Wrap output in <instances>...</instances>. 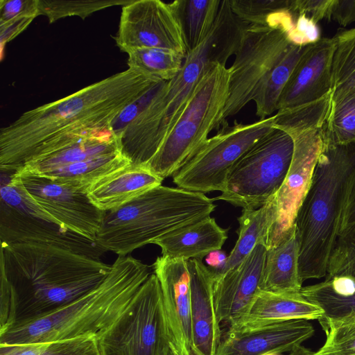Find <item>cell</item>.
<instances>
[{
    "label": "cell",
    "instance_id": "1",
    "mask_svg": "<svg viewBox=\"0 0 355 355\" xmlns=\"http://www.w3.org/2000/svg\"><path fill=\"white\" fill-rule=\"evenodd\" d=\"M162 82L128 68L23 113L0 130V167L22 166L42 147L112 129L125 107Z\"/></svg>",
    "mask_w": 355,
    "mask_h": 355
},
{
    "label": "cell",
    "instance_id": "2",
    "mask_svg": "<svg viewBox=\"0 0 355 355\" xmlns=\"http://www.w3.org/2000/svg\"><path fill=\"white\" fill-rule=\"evenodd\" d=\"M111 270L100 260L42 244H1V273L10 294L0 335L43 318L101 284Z\"/></svg>",
    "mask_w": 355,
    "mask_h": 355
},
{
    "label": "cell",
    "instance_id": "3",
    "mask_svg": "<svg viewBox=\"0 0 355 355\" xmlns=\"http://www.w3.org/2000/svg\"><path fill=\"white\" fill-rule=\"evenodd\" d=\"M244 25L221 0L206 40L187 53L179 73L164 82L141 114L119 137L122 153L134 165H145L156 153L186 107L205 69L214 62L226 65L241 44Z\"/></svg>",
    "mask_w": 355,
    "mask_h": 355
},
{
    "label": "cell",
    "instance_id": "4",
    "mask_svg": "<svg viewBox=\"0 0 355 355\" xmlns=\"http://www.w3.org/2000/svg\"><path fill=\"white\" fill-rule=\"evenodd\" d=\"M354 183L355 141L343 144L324 143L295 223L299 238V272L302 283L326 276Z\"/></svg>",
    "mask_w": 355,
    "mask_h": 355
},
{
    "label": "cell",
    "instance_id": "5",
    "mask_svg": "<svg viewBox=\"0 0 355 355\" xmlns=\"http://www.w3.org/2000/svg\"><path fill=\"white\" fill-rule=\"evenodd\" d=\"M150 274V267L141 261L119 256L97 287L43 318L10 329L0 335V345L97 339L125 311Z\"/></svg>",
    "mask_w": 355,
    "mask_h": 355
},
{
    "label": "cell",
    "instance_id": "6",
    "mask_svg": "<svg viewBox=\"0 0 355 355\" xmlns=\"http://www.w3.org/2000/svg\"><path fill=\"white\" fill-rule=\"evenodd\" d=\"M205 193L158 186L103 211L97 244L125 257L175 230L209 217L216 205Z\"/></svg>",
    "mask_w": 355,
    "mask_h": 355
},
{
    "label": "cell",
    "instance_id": "7",
    "mask_svg": "<svg viewBox=\"0 0 355 355\" xmlns=\"http://www.w3.org/2000/svg\"><path fill=\"white\" fill-rule=\"evenodd\" d=\"M231 67L214 62L202 73L183 112L154 156L144 165L163 180L173 175L223 123Z\"/></svg>",
    "mask_w": 355,
    "mask_h": 355
},
{
    "label": "cell",
    "instance_id": "8",
    "mask_svg": "<svg viewBox=\"0 0 355 355\" xmlns=\"http://www.w3.org/2000/svg\"><path fill=\"white\" fill-rule=\"evenodd\" d=\"M0 169L1 244L48 245L100 260L106 251L95 241L69 230L44 210L24 189L18 168Z\"/></svg>",
    "mask_w": 355,
    "mask_h": 355
},
{
    "label": "cell",
    "instance_id": "9",
    "mask_svg": "<svg viewBox=\"0 0 355 355\" xmlns=\"http://www.w3.org/2000/svg\"><path fill=\"white\" fill-rule=\"evenodd\" d=\"M292 137L274 128L249 148L233 165L221 194L243 209L261 207L274 198L289 170L293 154Z\"/></svg>",
    "mask_w": 355,
    "mask_h": 355
},
{
    "label": "cell",
    "instance_id": "10",
    "mask_svg": "<svg viewBox=\"0 0 355 355\" xmlns=\"http://www.w3.org/2000/svg\"><path fill=\"white\" fill-rule=\"evenodd\" d=\"M97 343L100 355H172L161 288L154 273Z\"/></svg>",
    "mask_w": 355,
    "mask_h": 355
},
{
    "label": "cell",
    "instance_id": "11",
    "mask_svg": "<svg viewBox=\"0 0 355 355\" xmlns=\"http://www.w3.org/2000/svg\"><path fill=\"white\" fill-rule=\"evenodd\" d=\"M274 116L252 123L227 121L173 178V182L187 191L205 193L223 190L228 173L235 162L254 144L274 129Z\"/></svg>",
    "mask_w": 355,
    "mask_h": 355
},
{
    "label": "cell",
    "instance_id": "12",
    "mask_svg": "<svg viewBox=\"0 0 355 355\" xmlns=\"http://www.w3.org/2000/svg\"><path fill=\"white\" fill-rule=\"evenodd\" d=\"M291 45L280 28L245 25L241 44L230 67L229 96L222 124L254 101Z\"/></svg>",
    "mask_w": 355,
    "mask_h": 355
},
{
    "label": "cell",
    "instance_id": "13",
    "mask_svg": "<svg viewBox=\"0 0 355 355\" xmlns=\"http://www.w3.org/2000/svg\"><path fill=\"white\" fill-rule=\"evenodd\" d=\"M116 43L128 53L138 48H159L188 53L173 1L132 0L122 7Z\"/></svg>",
    "mask_w": 355,
    "mask_h": 355
},
{
    "label": "cell",
    "instance_id": "14",
    "mask_svg": "<svg viewBox=\"0 0 355 355\" xmlns=\"http://www.w3.org/2000/svg\"><path fill=\"white\" fill-rule=\"evenodd\" d=\"M17 174L24 189L44 210L69 230L95 241L103 211L92 202L87 189L54 181L23 166Z\"/></svg>",
    "mask_w": 355,
    "mask_h": 355
},
{
    "label": "cell",
    "instance_id": "15",
    "mask_svg": "<svg viewBox=\"0 0 355 355\" xmlns=\"http://www.w3.org/2000/svg\"><path fill=\"white\" fill-rule=\"evenodd\" d=\"M322 128L291 135L294 144L292 161L275 196V220L268 238L267 248L278 243L295 225L323 147Z\"/></svg>",
    "mask_w": 355,
    "mask_h": 355
},
{
    "label": "cell",
    "instance_id": "16",
    "mask_svg": "<svg viewBox=\"0 0 355 355\" xmlns=\"http://www.w3.org/2000/svg\"><path fill=\"white\" fill-rule=\"evenodd\" d=\"M162 295L167 337L172 355H193L190 277L187 261L161 256L153 264Z\"/></svg>",
    "mask_w": 355,
    "mask_h": 355
},
{
    "label": "cell",
    "instance_id": "17",
    "mask_svg": "<svg viewBox=\"0 0 355 355\" xmlns=\"http://www.w3.org/2000/svg\"><path fill=\"white\" fill-rule=\"evenodd\" d=\"M267 246L258 243L237 266L214 277V299L220 322L230 324L248 309L260 290Z\"/></svg>",
    "mask_w": 355,
    "mask_h": 355
},
{
    "label": "cell",
    "instance_id": "18",
    "mask_svg": "<svg viewBox=\"0 0 355 355\" xmlns=\"http://www.w3.org/2000/svg\"><path fill=\"white\" fill-rule=\"evenodd\" d=\"M332 38L306 46L281 94L277 111L315 101L331 92Z\"/></svg>",
    "mask_w": 355,
    "mask_h": 355
},
{
    "label": "cell",
    "instance_id": "19",
    "mask_svg": "<svg viewBox=\"0 0 355 355\" xmlns=\"http://www.w3.org/2000/svg\"><path fill=\"white\" fill-rule=\"evenodd\" d=\"M309 320H289L240 331H227L215 355L282 354L291 352L314 334Z\"/></svg>",
    "mask_w": 355,
    "mask_h": 355
},
{
    "label": "cell",
    "instance_id": "20",
    "mask_svg": "<svg viewBox=\"0 0 355 355\" xmlns=\"http://www.w3.org/2000/svg\"><path fill=\"white\" fill-rule=\"evenodd\" d=\"M190 277L193 355H215L221 340L214 299L213 272L201 259L187 261Z\"/></svg>",
    "mask_w": 355,
    "mask_h": 355
},
{
    "label": "cell",
    "instance_id": "21",
    "mask_svg": "<svg viewBox=\"0 0 355 355\" xmlns=\"http://www.w3.org/2000/svg\"><path fill=\"white\" fill-rule=\"evenodd\" d=\"M324 315L300 293H276L259 290L245 312L230 324L229 332L240 331L289 320H319Z\"/></svg>",
    "mask_w": 355,
    "mask_h": 355
},
{
    "label": "cell",
    "instance_id": "22",
    "mask_svg": "<svg viewBox=\"0 0 355 355\" xmlns=\"http://www.w3.org/2000/svg\"><path fill=\"white\" fill-rule=\"evenodd\" d=\"M163 180L144 165L130 164L92 184L87 193L92 202L105 211L162 185Z\"/></svg>",
    "mask_w": 355,
    "mask_h": 355
},
{
    "label": "cell",
    "instance_id": "23",
    "mask_svg": "<svg viewBox=\"0 0 355 355\" xmlns=\"http://www.w3.org/2000/svg\"><path fill=\"white\" fill-rule=\"evenodd\" d=\"M227 239V230L220 227L211 216L171 232L153 243L162 250V256L171 259H201L221 250Z\"/></svg>",
    "mask_w": 355,
    "mask_h": 355
},
{
    "label": "cell",
    "instance_id": "24",
    "mask_svg": "<svg viewBox=\"0 0 355 355\" xmlns=\"http://www.w3.org/2000/svg\"><path fill=\"white\" fill-rule=\"evenodd\" d=\"M121 152L120 139L110 129L37 154L27 160L22 166L38 174L59 166Z\"/></svg>",
    "mask_w": 355,
    "mask_h": 355
},
{
    "label": "cell",
    "instance_id": "25",
    "mask_svg": "<svg viewBox=\"0 0 355 355\" xmlns=\"http://www.w3.org/2000/svg\"><path fill=\"white\" fill-rule=\"evenodd\" d=\"M300 243L295 225L276 245L267 248L260 290L299 293L302 282L299 272Z\"/></svg>",
    "mask_w": 355,
    "mask_h": 355
},
{
    "label": "cell",
    "instance_id": "26",
    "mask_svg": "<svg viewBox=\"0 0 355 355\" xmlns=\"http://www.w3.org/2000/svg\"><path fill=\"white\" fill-rule=\"evenodd\" d=\"M275 216V197L258 209L242 210L241 215L237 218L239 223L238 240L227 257L223 270L216 276L237 266L258 243H264L266 245Z\"/></svg>",
    "mask_w": 355,
    "mask_h": 355
},
{
    "label": "cell",
    "instance_id": "27",
    "mask_svg": "<svg viewBox=\"0 0 355 355\" xmlns=\"http://www.w3.org/2000/svg\"><path fill=\"white\" fill-rule=\"evenodd\" d=\"M300 294L320 306L322 318H336L355 311V277L345 275L325 276L324 281L304 286Z\"/></svg>",
    "mask_w": 355,
    "mask_h": 355
},
{
    "label": "cell",
    "instance_id": "28",
    "mask_svg": "<svg viewBox=\"0 0 355 355\" xmlns=\"http://www.w3.org/2000/svg\"><path fill=\"white\" fill-rule=\"evenodd\" d=\"M130 164V161L121 152L59 166L38 175L87 189L101 178Z\"/></svg>",
    "mask_w": 355,
    "mask_h": 355
},
{
    "label": "cell",
    "instance_id": "29",
    "mask_svg": "<svg viewBox=\"0 0 355 355\" xmlns=\"http://www.w3.org/2000/svg\"><path fill=\"white\" fill-rule=\"evenodd\" d=\"M173 3L189 52L201 45L209 35L220 0H175Z\"/></svg>",
    "mask_w": 355,
    "mask_h": 355
},
{
    "label": "cell",
    "instance_id": "30",
    "mask_svg": "<svg viewBox=\"0 0 355 355\" xmlns=\"http://www.w3.org/2000/svg\"><path fill=\"white\" fill-rule=\"evenodd\" d=\"M306 46L291 45L255 96L254 101L256 106V115L259 117V120L265 119L275 111H277L281 94Z\"/></svg>",
    "mask_w": 355,
    "mask_h": 355
},
{
    "label": "cell",
    "instance_id": "31",
    "mask_svg": "<svg viewBox=\"0 0 355 355\" xmlns=\"http://www.w3.org/2000/svg\"><path fill=\"white\" fill-rule=\"evenodd\" d=\"M331 98V92L315 101L277 111L273 115L274 128L283 130L290 136L321 128L327 120Z\"/></svg>",
    "mask_w": 355,
    "mask_h": 355
},
{
    "label": "cell",
    "instance_id": "32",
    "mask_svg": "<svg viewBox=\"0 0 355 355\" xmlns=\"http://www.w3.org/2000/svg\"><path fill=\"white\" fill-rule=\"evenodd\" d=\"M128 54L129 68L165 82L175 77L185 58L178 52L159 48H138Z\"/></svg>",
    "mask_w": 355,
    "mask_h": 355
},
{
    "label": "cell",
    "instance_id": "33",
    "mask_svg": "<svg viewBox=\"0 0 355 355\" xmlns=\"http://www.w3.org/2000/svg\"><path fill=\"white\" fill-rule=\"evenodd\" d=\"M322 130L324 143L343 144L355 141V88L331 98Z\"/></svg>",
    "mask_w": 355,
    "mask_h": 355
},
{
    "label": "cell",
    "instance_id": "34",
    "mask_svg": "<svg viewBox=\"0 0 355 355\" xmlns=\"http://www.w3.org/2000/svg\"><path fill=\"white\" fill-rule=\"evenodd\" d=\"M332 98L355 88V28L338 33L333 37Z\"/></svg>",
    "mask_w": 355,
    "mask_h": 355
},
{
    "label": "cell",
    "instance_id": "35",
    "mask_svg": "<svg viewBox=\"0 0 355 355\" xmlns=\"http://www.w3.org/2000/svg\"><path fill=\"white\" fill-rule=\"evenodd\" d=\"M0 355H100L92 337L49 343L0 345Z\"/></svg>",
    "mask_w": 355,
    "mask_h": 355
},
{
    "label": "cell",
    "instance_id": "36",
    "mask_svg": "<svg viewBox=\"0 0 355 355\" xmlns=\"http://www.w3.org/2000/svg\"><path fill=\"white\" fill-rule=\"evenodd\" d=\"M318 321L326 340L315 355H355V311Z\"/></svg>",
    "mask_w": 355,
    "mask_h": 355
},
{
    "label": "cell",
    "instance_id": "37",
    "mask_svg": "<svg viewBox=\"0 0 355 355\" xmlns=\"http://www.w3.org/2000/svg\"><path fill=\"white\" fill-rule=\"evenodd\" d=\"M132 0H39L40 15H45L50 23L59 19L78 16L84 19L92 13L114 6H125Z\"/></svg>",
    "mask_w": 355,
    "mask_h": 355
},
{
    "label": "cell",
    "instance_id": "38",
    "mask_svg": "<svg viewBox=\"0 0 355 355\" xmlns=\"http://www.w3.org/2000/svg\"><path fill=\"white\" fill-rule=\"evenodd\" d=\"M234 14L245 26H263L268 17L291 8L293 0H230Z\"/></svg>",
    "mask_w": 355,
    "mask_h": 355
},
{
    "label": "cell",
    "instance_id": "39",
    "mask_svg": "<svg viewBox=\"0 0 355 355\" xmlns=\"http://www.w3.org/2000/svg\"><path fill=\"white\" fill-rule=\"evenodd\" d=\"M327 275L355 277V227L339 234L329 258Z\"/></svg>",
    "mask_w": 355,
    "mask_h": 355
},
{
    "label": "cell",
    "instance_id": "40",
    "mask_svg": "<svg viewBox=\"0 0 355 355\" xmlns=\"http://www.w3.org/2000/svg\"><path fill=\"white\" fill-rule=\"evenodd\" d=\"M286 36L289 42L297 46H309L322 38L318 23L305 15H297L293 28Z\"/></svg>",
    "mask_w": 355,
    "mask_h": 355
},
{
    "label": "cell",
    "instance_id": "41",
    "mask_svg": "<svg viewBox=\"0 0 355 355\" xmlns=\"http://www.w3.org/2000/svg\"><path fill=\"white\" fill-rule=\"evenodd\" d=\"M165 81L162 82L137 101L125 107L112 123V130L119 137L126 127L147 107Z\"/></svg>",
    "mask_w": 355,
    "mask_h": 355
},
{
    "label": "cell",
    "instance_id": "42",
    "mask_svg": "<svg viewBox=\"0 0 355 355\" xmlns=\"http://www.w3.org/2000/svg\"><path fill=\"white\" fill-rule=\"evenodd\" d=\"M40 15L39 0H1L0 24L11 20Z\"/></svg>",
    "mask_w": 355,
    "mask_h": 355
},
{
    "label": "cell",
    "instance_id": "43",
    "mask_svg": "<svg viewBox=\"0 0 355 355\" xmlns=\"http://www.w3.org/2000/svg\"><path fill=\"white\" fill-rule=\"evenodd\" d=\"M325 19L342 26L355 21V0H331Z\"/></svg>",
    "mask_w": 355,
    "mask_h": 355
},
{
    "label": "cell",
    "instance_id": "44",
    "mask_svg": "<svg viewBox=\"0 0 355 355\" xmlns=\"http://www.w3.org/2000/svg\"><path fill=\"white\" fill-rule=\"evenodd\" d=\"M331 0H293L292 10L297 15H305L315 22L325 19Z\"/></svg>",
    "mask_w": 355,
    "mask_h": 355
},
{
    "label": "cell",
    "instance_id": "45",
    "mask_svg": "<svg viewBox=\"0 0 355 355\" xmlns=\"http://www.w3.org/2000/svg\"><path fill=\"white\" fill-rule=\"evenodd\" d=\"M33 18H18L0 24V44L3 46L21 33L33 20Z\"/></svg>",
    "mask_w": 355,
    "mask_h": 355
},
{
    "label": "cell",
    "instance_id": "46",
    "mask_svg": "<svg viewBox=\"0 0 355 355\" xmlns=\"http://www.w3.org/2000/svg\"><path fill=\"white\" fill-rule=\"evenodd\" d=\"M355 227V183L347 202L340 228V234Z\"/></svg>",
    "mask_w": 355,
    "mask_h": 355
},
{
    "label": "cell",
    "instance_id": "47",
    "mask_svg": "<svg viewBox=\"0 0 355 355\" xmlns=\"http://www.w3.org/2000/svg\"><path fill=\"white\" fill-rule=\"evenodd\" d=\"M227 259V257L221 250L213 251L207 256L206 262L209 265L208 268L213 272L214 276L221 272Z\"/></svg>",
    "mask_w": 355,
    "mask_h": 355
},
{
    "label": "cell",
    "instance_id": "48",
    "mask_svg": "<svg viewBox=\"0 0 355 355\" xmlns=\"http://www.w3.org/2000/svg\"><path fill=\"white\" fill-rule=\"evenodd\" d=\"M288 355H315V352L301 345L294 348Z\"/></svg>",
    "mask_w": 355,
    "mask_h": 355
}]
</instances>
